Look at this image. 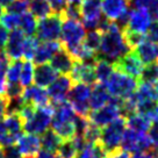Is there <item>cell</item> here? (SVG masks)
Instances as JSON below:
<instances>
[{"instance_id":"6da1fadb","label":"cell","mask_w":158,"mask_h":158,"mask_svg":"<svg viewBox=\"0 0 158 158\" xmlns=\"http://www.w3.org/2000/svg\"><path fill=\"white\" fill-rule=\"evenodd\" d=\"M131 50L128 48L123 37L122 30L118 29L116 25L112 22L107 31L102 33L101 43L97 51V59H105L109 63L114 64L121 57L128 54Z\"/></svg>"},{"instance_id":"7a4b0ae2","label":"cell","mask_w":158,"mask_h":158,"mask_svg":"<svg viewBox=\"0 0 158 158\" xmlns=\"http://www.w3.org/2000/svg\"><path fill=\"white\" fill-rule=\"evenodd\" d=\"M105 85L112 97L127 99L135 93L138 86V80L128 74L114 70L113 74Z\"/></svg>"},{"instance_id":"3957f363","label":"cell","mask_w":158,"mask_h":158,"mask_svg":"<svg viewBox=\"0 0 158 158\" xmlns=\"http://www.w3.org/2000/svg\"><path fill=\"white\" fill-rule=\"evenodd\" d=\"M126 128L127 122L123 116H120L116 120H114L113 122L102 127L100 135V144L104 147L106 152H110L115 149L120 148Z\"/></svg>"},{"instance_id":"277c9868","label":"cell","mask_w":158,"mask_h":158,"mask_svg":"<svg viewBox=\"0 0 158 158\" xmlns=\"http://www.w3.org/2000/svg\"><path fill=\"white\" fill-rule=\"evenodd\" d=\"M123 99L110 97L108 104L104 107L93 110L89 114V120L91 123L95 124L99 128H102L105 126L113 122L114 120L121 116V106H122Z\"/></svg>"},{"instance_id":"5b68a950","label":"cell","mask_w":158,"mask_h":158,"mask_svg":"<svg viewBox=\"0 0 158 158\" xmlns=\"http://www.w3.org/2000/svg\"><path fill=\"white\" fill-rule=\"evenodd\" d=\"M85 35H86V31H85L84 26L79 21L64 19V21L62 22L60 43L68 51L83 44Z\"/></svg>"},{"instance_id":"8992f818","label":"cell","mask_w":158,"mask_h":158,"mask_svg":"<svg viewBox=\"0 0 158 158\" xmlns=\"http://www.w3.org/2000/svg\"><path fill=\"white\" fill-rule=\"evenodd\" d=\"M92 86L81 83H76L68 93L69 101L76 114L81 116H89L91 113L89 108V95H91Z\"/></svg>"},{"instance_id":"52a82bcc","label":"cell","mask_w":158,"mask_h":158,"mask_svg":"<svg viewBox=\"0 0 158 158\" xmlns=\"http://www.w3.org/2000/svg\"><path fill=\"white\" fill-rule=\"evenodd\" d=\"M54 114V107L49 104L43 107H36L34 115L23 122V130L27 134L33 135H42L51 123V118Z\"/></svg>"},{"instance_id":"ba28073f","label":"cell","mask_w":158,"mask_h":158,"mask_svg":"<svg viewBox=\"0 0 158 158\" xmlns=\"http://www.w3.org/2000/svg\"><path fill=\"white\" fill-rule=\"evenodd\" d=\"M63 18L59 14H50L44 19H41L36 27V39L43 42L58 41L62 31Z\"/></svg>"},{"instance_id":"9c48e42d","label":"cell","mask_w":158,"mask_h":158,"mask_svg":"<svg viewBox=\"0 0 158 158\" xmlns=\"http://www.w3.org/2000/svg\"><path fill=\"white\" fill-rule=\"evenodd\" d=\"M120 148L127 152H141L152 149L151 141L147 134L138 133L130 128H126L121 139Z\"/></svg>"},{"instance_id":"30bf717a","label":"cell","mask_w":158,"mask_h":158,"mask_svg":"<svg viewBox=\"0 0 158 158\" xmlns=\"http://www.w3.org/2000/svg\"><path fill=\"white\" fill-rule=\"evenodd\" d=\"M80 12L85 29H97L99 19L101 16V0H81Z\"/></svg>"},{"instance_id":"8fae6325","label":"cell","mask_w":158,"mask_h":158,"mask_svg":"<svg viewBox=\"0 0 158 158\" xmlns=\"http://www.w3.org/2000/svg\"><path fill=\"white\" fill-rule=\"evenodd\" d=\"M114 70L120 71L124 74H128L135 79H139L144 64L141 62V59L137 57V55L134 51H129L123 57L118 59V62L114 63Z\"/></svg>"},{"instance_id":"7c38bea8","label":"cell","mask_w":158,"mask_h":158,"mask_svg":"<svg viewBox=\"0 0 158 158\" xmlns=\"http://www.w3.org/2000/svg\"><path fill=\"white\" fill-rule=\"evenodd\" d=\"M73 81L71 80L69 74H62L55 79L54 81L48 86L47 93L51 99V102H59L66 99L68 93L72 87Z\"/></svg>"},{"instance_id":"4fadbf2b","label":"cell","mask_w":158,"mask_h":158,"mask_svg":"<svg viewBox=\"0 0 158 158\" xmlns=\"http://www.w3.org/2000/svg\"><path fill=\"white\" fill-rule=\"evenodd\" d=\"M95 64V63H94ZM93 63H84V62H76L73 69L70 72V78L76 83H81L89 86H93L97 83L95 70Z\"/></svg>"},{"instance_id":"5bb4252c","label":"cell","mask_w":158,"mask_h":158,"mask_svg":"<svg viewBox=\"0 0 158 158\" xmlns=\"http://www.w3.org/2000/svg\"><path fill=\"white\" fill-rule=\"evenodd\" d=\"M25 40L26 35L20 28L13 29L12 33L8 35V39H7L5 45V52L10 60L12 59H20L23 56Z\"/></svg>"},{"instance_id":"9a60e30c","label":"cell","mask_w":158,"mask_h":158,"mask_svg":"<svg viewBox=\"0 0 158 158\" xmlns=\"http://www.w3.org/2000/svg\"><path fill=\"white\" fill-rule=\"evenodd\" d=\"M15 147L18 148L22 157L35 158L41 150V139L37 135H33V134L21 135L16 139Z\"/></svg>"},{"instance_id":"2e32d148","label":"cell","mask_w":158,"mask_h":158,"mask_svg":"<svg viewBox=\"0 0 158 158\" xmlns=\"http://www.w3.org/2000/svg\"><path fill=\"white\" fill-rule=\"evenodd\" d=\"M150 23H151V15H150L148 10L134 8L130 10L127 29L144 34L148 29V27L150 26Z\"/></svg>"},{"instance_id":"e0dca14e","label":"cell","mask_w":158,"mask_h":158,"mask_svg":"<svg viewBox=\"0 0 158 158\" xmlns=\"http://www.w3.org/2000/svg\"><path fill=\"white\" fill-rule=\"evenodd\" d=\"M74 63H76L74 58L64 47L60 48L50 59L51 68L60 74H69L71 70L73 69Z\"/></svg>"},{"instance_id":"ac0fdd59","label":"cell","mask_w":158,"mask_h":158,"mask_svg":"<svg viewBox=\"0 0 158 158\" xmlns=\"http://www.w3.org/2000/svg\"><path fill=\"white\" fill-rule=\"evenodd\" d=\"M22 99L26 104H31L35 107H43L50 104V98L47 91L36 85H30L23 89Z\"/></svg>"},{"instance_id":"d6986e66","label":"cell","mask_w":158,"mask_h":158,"mask_svg":"<svg viewBox=\"0 0 158 158\" xmlns=\"http://www.w3.org/2000/svg\"><path fill=\"white\" fill-rule=\"evenodd\" d=\"M60 48H63V44L60 43V41H49V42L41 43L37 45L34 57H33L34 63L37 65L45 64Z\"/></svg>"},{"instance_id":"ffe728a7","label":"cell","mask_w":158,"mask_h":158,"mask_svg":"<svg viewBox=\"0 0 158 158\" xmlns=\"http://www.w3.org/2000/svg\"><path fill=\"white\" fill-rule=\"evenodd\" d=\"M128 0H101V10L104 15L110 21H115L129 8Z\"/></svg>"},{"instance_id":"44dd1931","label":"cell","mask_w":158,"mask_h":158,"mask_svg":"<svg viewBox=\"0 0 158 158\" xmlns=\"http://www.w3.org/2000/svg\"><path fill=\"white\" fill-rule=\"evenodd\" d=\"M110 94H109L108 89L106 87V85L100 84V83H95L92 86L91 89V95H89V108L92 110H97V109L104 107L105 105L108 104L110 100Z\"/></svg>"},{"instance_id":"7402d4cb","label":"cell","mask_w":158,"mask_h":158,"mask_svg":"<svg viewBox=\"0 0 158 158\" xmlns=\"http://www.w3.org/2000/svg\"><path fill=\"white\" fill-rule=\"evenodd\" d=\"M58 77V72L51 68L49 64H40L34 70V81L36 86L42 89L48 87L55 79Z\"/></svg>"},{"instance_id":"603a6c76","label":"cell","mask_w":158,"mask_h":158,"mask_svg":"<svg viewBox=\"0 0 158 158\" xmlns=\"http://www.w3.org/2000/svg\"><path fill=\"white\" fill-rule=\"evenodd\" d=\"M133 51L137 55V57L141 59V62L145 65L155 63L156 59L158 58L157 44H155L148 40H144L143 42L139 45H137Z\"/></svg>"},{"instance_id":"cb8c5ba5","label":"cell","mask_w":158,"mask_h":158,"mask_svg":"<svg viewBox=\"0 0 158 158\" xmlns=\"http://www.w3.org/2000/svg\"><path fill=\"white\" fill-rule=\"evenodd\" d=\"M4 123H5L6 128L10 134V136L14 138L15 141L22 135L23 131V121L20 118V115L14 112H8L5 114L4 116Z\"/></svg>"},{"instance_id":"d4e9b609","label":"cell","mask_w":158,"mask_h":158,"mask_svg":"<svg viewBox=\"0 0 158 158\" xmlns=\"http://www.w3.org/2000/svg\"><path fill=\"white\" fill-rule=\"evenodd\" d=\"M126 122H127V127L128 128L143 134L148 133L150 127H151V123H152V121L150 118L138 113H135L133 115L128 116V118H126Z\"/></svg>"},{"instance_id":"484cf974","label":"cell","mask_w":158,"mask_h":158,"mask_svg":"<svg viewBox=\"0 0 158 158\" xmlns=\"http://www.w3.org/2000/svg\"><path fill=\"white\" fill-rule=\"evenodd\" d=\"M40 139H41V148L45 151H50V152H56L63 141L52 129H47L44 133L42 134Z\"/></svg>"},{"instance_id":"4316f807","label":"cell","mask_w":158,"mask_h":158,"mask_svg":"<svg viewBox=\"0 0 158 158\" xmlns=\"http://www.w3.org/2000/svg\"><path fill=\"white\" fill-rule=\"evenodd\" d=\"M95 77L100 84H106L114 72V65L105 59H97L94 64Z\"/></svg>"},{"instance_id":"83f0119b","label":"cell","mask_w":158,"mask_h":158,"mask_svg":"<svg viewBox=\"0 0 158 158\" xmlns=\"http://www.w3.org/2000/svg\"><path fill=\"white\" fill-rule=\"evenodd\" d=\"M30 13L36 19H44L48 15L52 14L48 0H30L29 2Z\"/></svg>"},{"instance_id":"f1b7e54d","label":"cell","mask_w":158,"mask_h":158,"mask_svg":"<svg viewBox=\"0 0 158 158\" xmlns=\"http://www.w3.org/2000/svg\"><path fill=\"white\" fill-rule=\"evenodd\" d=\"M106 155V150L99 142L95 144H87L85 148L79 150L76 158H105Z\"/></svg>"},{"instance_id":"f546056e","label":"cell","mask_w":158,"mask_h":158,"mask_svg":"<svg viewBox=\"0 0 158 158\" xmlns=\"http://www.w3.org/2000/svg\"><path fill=\"white\" fill-rule=\"evenodd\" d=\"M19 27L26 36H34L36 33V27H37L36 18L29 12H25L23 14L20 15Z\"/></svg>"},{"instance_id":"4dcf8cb0","label":"cell","mask_w":158,"mask_h":158,"mask_svg":"<svg viewBox=\"0 0 158 158\" xmlns=\"http://www.w3.org/2000/svg\"><path fill=\"white\" fill-rule=\"evenodd\" d=\"M23 62L21 59H12L6 69V80L8 84H16L20 80V74L22 70Z\"/></svg>"},{"instance_id":"1f68e13d","label":"cell","mask_w":158,"mask_h":158,"mask_svg":"<svg viewBox=\"0 0 158 158\" xmlns=\"http://www.w3.org/2000/svg\"><path fill=\"white\" fill-rule=\"evenodd\" d=\"M101 37H102V34L99 30H89V33L85 35L83 45L86 49H89V51L97 54L99 47H100V43H101Z\"/></svg>"},{"instance_id":"d6a6232c","label":"cell","mask_w":158,"mask_h":158,"mask_svg":"<svg viewBox=\"0 0 158 158\" xmlns=\"http://www.w3.org/2000/svg\"><path fill=\"white\" fill-rule=\"evenodd\" d=\"M139 83H148V84H157L158 83V66L157 63L147 64L142 70L141 77L138 79Z\"/></svg>"},{"instance_id":"836d02e7","label":"cell","mask_w":158,"mask_h":158,"mask_svg":"<svg viewBox=\"0 0 158 158\" xmlns=\"http://www.w3.org/2000/svg\"><path fill=\"white\" fill-rule=\"evenodd\" d=\"M57 155L60 158H76L78 153V148L74 143L73 138L63 139L60 145L57 149Z\"/></svg>"},{"instance_id":"e575fe53","label":"cell","mask_w":158,"mask_h":158,"mask_svg":"<svg viewBox=\"0 0 158 158\" xmlns=\"http://www.w3.org/2000/svg\"><path fill=\"white\" fill-rule=\"evenodd\" d=\"M33 80H34V66L30 60L26 59L22 64V70L20 74V84L22 87H27L31 85Z\"/></svg>"},{"instance_id":"d590c367","label":"cell","mask_w":158,"mask_h":158,"mask_svg":"<svg viewBox=\"0 0 158 158\" xmlns=\"http://www.w3.org/2000/svg\"><path fill=\"white\" fill-rule=\"evenodd\" d=\"M122 33H123L124 41H126L128 48L131 50V51L145 40V35L144 34H141V33H137V31H133V30H129V29H127V28H126Z\"/></svg>"},{"instance_id":"8d00e7d4","label":"cell","mask_w":158,"mask_h":158,"mask_svg":"<svg viewBox=\"0 0 158 158\" xmlns=\"http://www.w3.org/2000/svg\"><path fill=\"white\" fill-rule=\"evenodd\" d=\"M40 44V41L34 36H28L25 40V44H23V56L27 60H30L34 57V54L36 51L37 45Z\"/></svg>"},{"instance_id":"74e56055","label":"cell","mask_w":158,"mask_h":158,"mask_svg":"<svg viewBox=\"0 0 158 158\" xmlns=\"http://www.w3.org/2000/svg\"><path fill=\"white\" fill-rule=\"evenodd\" d=\"M63 20H76L79 21L81 20V12H80V4H76V2H68V6L65 8L64 13L62 15Z\"/></svg>"},{"instance_id":"f35d334b","label":"cell","mask_w":158,"mask_h":158,"mask_svg":"<svg viewBox=\"0 0 158 158\" xmlns=\"http://www.w3.org/2000/svg\"><path fill=\"white\" fill-rule=\"evenodd\" d=\"M1 23L5 26L7 29H16L20 25V15L14 14V13H5V14L1 15Z\"/></svg>"},{"instance_id":"ab89813d","label":"cell","mask_w":158,"mask_h":158,"mask_svg":"<svg viewBox=\"0 0 158 158\" xmlns=\"http://www.w3.org/2000/svg\"><path fill=\"white\" fill-rule=\"evenodd\" d=\"M8 13H14V14H23L29 8V1L28 0H14L10 6L6 7Z\"/></svg>"},{"instance_id":"60d3db41","label":"cell","mask_w":158,"mask_h":158,"mask_svg":"<svg viewBox=\"0 0 158 158\" xmlns=\"http://www.w3.org/2000/svg\"><path fill=\"white\" fill-rule=\"evenodd\" d=\"M14 138L10 136V134L8 133V130L6 128L5 123H4V120L0 118V147L5 148V147H10L15 144Z\"/></svg>"},{"instance_id":"b9f144b4","label":"cell","mask_w":158,"mask_h":158,"mask_svg":"<svg viewBox=\"0 0 158 158\" xmlns=\"http://www.w3.org/2000/svg\"><path fill=\"white\" fill-rule=\"evenodd\" d=\"M50 8L54 14L63 15L65 8L68 6V0H48Z\"/></svg>"},{"instance_id":"7bdbcfd3","label":"cell","mask_w":158,"mask_h":158,"mask_svg":"<svg viewBox=\"0 0 158 158\" xmlns=\"http://www.w3.org/2000/svg\"><path fill=\"white\" fill-rule=\"evenodd\" d=\"M147 35H145V37L148 39V41L150 42H152L155 44H158V21H153L150 23V26L148 27V29H147Z\"/></svg>"},{"instance_id":"ee69618b","label":"cell","mask_w":158,"mask_h":158,"mask_svg":"<svg viewBox=\"0 0 158 158\" xmlns=\"http://www.w3.org/2000/svg\"><path fill=\"white\" fill-rule=\"evenodd\" d=\"M148 136L151 141L152 149L158 150V121H153L148 131Z\"/></svg>"},{"instance_id":"f6af8a7d","label":"cell","mask_w":158,"mask_h":158,"mask_svg":"<svg viewBox=\"0 0 158 158\" xmlns=\"http://www.w3.org/2000/svg\"><path fill=\"white\" fill-rule=\"evenodd\" d=\"M4 149V158H21V153L19 152L18 148L15 147V144L10 145V147H5Z\"/></svg>"},{"instance_id":"bcb514c9","label":"cell","mask_w":158,"mask_h":158,"mask_svg":"<svg viewBox=\"0 0 158 158\" xmlns=\"http://www.w3.org/2000/svg\"><path fill=\"white\" fill-rule=\"evenodd\" d=\"M157 0H130L131 5L135 8H143V10H150V7L156 2Z\"/></svg>"},{"instance_id":"7dc6e473","label":"cell","mask_w":158,"mask_h":158,"mask_svg":"<svg viewBox=\"0 0 158 158\" xmlns=\"http://www.w3.org/2000/svg\"><path fill=\"white\" fill-rule=\"evenodd\" d=\"M105 158H130V155H129V152L122 150L121 148H118L113 151H110V152H107Z\"/></svg>"},{"instance_id":"c3c4849f","label":"cell","mask_w":158,"mask_h":158,"mask_svg":"<svg viewBox=\"0 0 158 158\" xmlns=\"http://www.w3.org/2000/svg\"><path fill=\"white\" fill-rule=\"evenodd\" d=\"M8 30L5 26L0 22V49H2L6 45V42H7V39H8Z\"/></svg>"},{"instance_id":"681fc988","label":"cell","mask_w":158,"mask_h":158,"mask_svg":"<svg viewBox=\"0 0 158 158\" xmlns=\"http://www.w3.org/2000/svg\"><path fill=\"white\" fill-rule=\"evenodd\" d=\"M6 86H7L6 73L4 70H0V97H5Z\"/></svg>"},{"instance_id":"f907efd6","label":"cell","mask_w":158,"mask_h":158,"mask_svg":"<svg viewBox=\"0 0 158 158\" xmlns=\"http://www.w3.org/2000/svg\"><path fill=\"white\" fill-rule=\"evenodd\" d=\"M10 59L7 57L6 52L2 49H0V70H4L6 71L7 66L10 64Z\"/></svg>"},{"instance_id":"816d5d0a","label":"cell","mask_w":158,"mask_h":158,"mask_svg":"<svg viewBox=\"0 0 158 158\" xmlns=\"http://www.w3.org/2000/svg\"><path fill=\"white\" fill-rule=\"evenodd\" d=\"M7 108H8V99L6 97H0V118L5 116Z\"/></svg>"},{"instance_id":"f5cc1de1","label":"cell","mask_w":158,"mask_h":158,"mask_svg":"<svg viewBox=\"0 0 158 158\" xmlns=\"http://www.w3.org/2000/svg\"><path fill=\"white\" fill-rule=\"evenodd\" d=\"M35 158H60L56 152H50L45 150H40V152L36 155Z\"/></svg>"},{"instance_id":"db71d44e","label":"cell","mask_w":158,"mask_h":158,"mask_svg":"<svg viewBox=\"0 0 158 158\" xmlns=\"http://www.w3.org/2000/svg\"><path fill=\"white\" fill-rule=\"evenodd\" d=\"M130 158H153V151L152 149L149 151H141V152H135Z\"/></svg>"},{"instance_id":"11a10c76","label":"cell","mask_w":158,"mask_h":158,"mask_svg":"<svg viewBox=\"0 0 158 158\" xmlns=\"http://www.w3.org/2000/svg\"><path fill=\"white\" fill-rule=\"evenodd\" d=\"M149 13H150V15H151V18H155V19L158 21V0L151 6V7H150Z\"/></svg>"},{"instance_id":"9f6ffc18","label":"cell","mask_w":158,"mask_h":158,"mask_svg":"<svg viewBox=\"0 0 158 158\" xmlns=\"http://www.w3.org/2000/svg\"><path fill=\"white\" fill-rule=\"evenodd\" d=\"M13 1H14V0H0V5L2 6V7H7V6H10Z\"/></svg>"},{"instance_id":"6f0895ef","label":"cell","mask_w":158,"mask_h":158,"mask_svg":"<svg viewBox=\"0 0 158 158\" xmlns=\"http://www.w3.org/2000/svg\"><path fill=\"white\" fill-rule=\"evenodd\" d=\"M81 0H68V2H76V4H80Z\"/></svg>"},{"instance_id":"680465c9","label":"cell","mask_w":158,"mask_h":158,"mask_svg":"<svg viewBox=\"0 0 158 158\" xmlns=\"http://www.w3.org/2000/svg\"><path fill=\"white\" fill-rule=\"evenodd\" d=\"M2 13H4V8H2V6L0 5V18H1V15H2Z\"/></svg>"},{"instance_id":"91938a15","label":"cell","mask_w":158,"mask_h":158,"mask_svg":"<svg viewBox=\"0 0 158 158\" xmlns=\"http://www.w3.org/2000/svg\"><path fill=\"white\" fill-rule=\"evenodd\" d=\"M23 158H33V157H23Z\"/></svg>"},{"instance_id":"94428289","label":"cell","mask_w":158,"mask_h":158,"mask_svg":"<svg viewBox=\"0 0 158 158\" xmlns=\"http://www.w3.org/2000/svg\"><path fill=\"white\" fill-rule=\"evenodd\" d=\"M157 49H158V44H157Z\"/></svg>"},{"instance_id":"6125c7cd","label":"cell","mask_w":158,"mask_h":158,"mask_svg":"<svg viewBox=\"0 0 158 158\" xmlns=\"http://www.w3.org/2000/svg\"><path fill=\"white\" fill-rule=\"evenodd\" d=\"M157 66H158V63H157Z\"/></svg>"}]
</instances>
